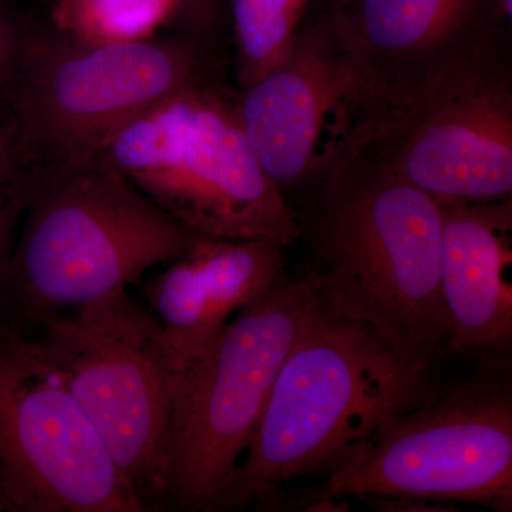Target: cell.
<instances>
[{
  "label": "cell",
  "instance_id": "6da1fadb",
  "mask_svg": "<svg viewBox=\"0 0 512 512\" xmlns=\"http://www.w3.org/2000/svg\"><path fill=\"white\" fill-rule=\"evenodd\" d=\"M441 229L439 202L353 151L318 185L305 279L326 311L436 365L451 355Z\"/></svg>",
  "mask_w": 512,
  "mask_h": 512
},
{
  "label": "cell",
  "instance_id": "7a4b0ae2",
  "mask_svg": "<svg viewBox=\"0 0 512 512\" xmlns=\"http://www.w3.org/2000/svg\"><path fill=\"white\" fill-rule=\"evenodd\" d=\"M433 367L316 301L217 511L272 504L289 481L338 470L431 392Z\"/></svg>",
  "mask_w": 512,
  "mask_h": 512
},
{
  "label": "cell",
  "instance_id": "3957f363",
  "mask_svg": "<svg viewBox=\"0 0 512 512\" xmlns=\"http://www.w3.org/2000/svg\"><path fill=\"white\" fill-rule=\"evenodd\" d=\"M23 220L0 282V318L25 332L127 289L201 239L100 154L35 168Z\"/></svg>",
  "mask_w": 512,
  "mask_h": 512
},
{
  "label": "cell",
  "instance_id": "277c9868",
  "mask_svg": "<svg viewBox=\"0 0 512 512\" xmlns=\"http://www.w3.org/2000/svg\"><path fill=\"white\" fill-rule=\"evenodd\" d=\"M100 156L197 237L289 247L302 229L214 82L167 97L110 138Z\"/></svg>",
  "mask_w": 512,
  "mask_h": 512
},
{
  "label": "cell",
  "instance_id": "5b68a950",
  "mask_svg": "<svg viewBox=\"0 0 512 512\" xmlns=\"http://www.w3.org/2000/svg\"><path fill=\"white\" fill-rule=\"evenodd\" d=\"M191 39L89 42L56 30L26 36L8 90L10 119L33 168L99 156L110 138L173 94L210 83Z\"/></svg>",
  "mask_w": 512,
  "mask_h": 512
},
{
  "label": "cell",
  "instance_id": "8992f818",
  "mask_svg": "<svg viewBox=\"0 0 512 512\" xmlns=\"http://www.w3.org/2000/svg\"><path fill=\"white\" fill-rule=\"evenodd\" d=\"M36 330L143 511L170 510L175 379L156 315L121 289Z\"/></svg>",
  "mask_w": 512,
  "mask_h": 512
},
{
  "label": "cell",
  "instance_id": "52a82bcc",
  "mask_svg": "<svg viewBox=\"0 0 512 512\" xmlns=\"http://www.w3.org/2000/svg\"><path fill=\"white\" fill-rule=\"evenodd\" d=\"M309 497H402L511 512L510 359L478 360L468 375L437 382Z\"/></svg>",
  "mask_w": 512,
  "mask_h": 512
},
{
  "label": "cell",
  "instance_id": "ba28073f",
  "mask_svg": "<svg viewBox=\"0 0 512 512\" xmlns=\"http://www.w3.org/2000/svg\"><path fill=\"white\" fill-rule=\"evenodd\" d=\"M357 150L440 205L512 198V62L503 30L373 110Z\"/></svg>",
  "mask_w": 512,
  "mask_h": 512
},
{
  "label": "cell",
  "instance_id": "9c48e42d",
  "mask_svg": "<svg viewBox=\"0 0 512 512\" xmlns=\"http://www.w3.org/2000/svg\"><path fill=\"white\" fill-rule=\"evenodd\" d=\"M315 293L284 274L175 382L170 510L217 512Z\"/></svg>",
  "mask_w": 512,
  "mask_h": 512
},
{
  "label": "cell",
  "instance_id": "30bf717a",
  "mask_svg": "<svg viewBox=\"0 0 512 512\" xmlns=\"http://www.w3.org/2000/svg\"><path fill=\"white\" fill-rule=\"evenodd\" d=\"M0 493L12 512H144L35 336L2 318Z\"/></svg>",
  "mask_w": 512,
  "mask_h": 512
},
{
  "label": "cell",
  "instance_id": "8fae6325",
  "mask_svg": "<svg viewBox=\"0 0 512 512\" xmlns=\"http://www.w3.org/2000/svg\"><path fill=\"white\" fill-rule=\"evenodd\" d=\"M235 104L256 158L286 198L322 183L357 150L377 94L325 13L299 30L284 62L235 94Z\"/></svg>",
  "mask_w": 512,
  "mask_h": 512
},
{
  "label": "cell",
  "instance_id": "7c38bea8",
  "mask_svg": "<svg viewBox=\"0 0 512 512\" xmlns=\"http://www.w3.org/2000/svg\"><path fill=\"white\" fill-rule=\"evenodd\" d=\"M285 247L201 238L148 282L144 296L180 379L207 355L231 319L285 274Z\"/></svg>",
  "mask_w": 512,
  "mask_h": 512
},
{
  "label": "cell",
  "instance_id": "4fadbf2b",
  "mask_svg": "<svg viewBox=\"0 0 512 512\" xmlns=\"http://www.w3.org/2000/svg\"><path fill=\"white\" fill-rule=\"evenodd\" d=\"M326 15L359 56L377 103L483 45L507 23L498 0H350Z\"/></svg>",
  "mask_w": 512,
  "mask_h": 512
},
{
  "label": "cell",
  "instance_id": "5bb4252c",
  "mask_svg": "<svg viewBox=\"0 0 512 512\" xmlns=\"http://www.w3.org/2000/svg\"><path fill=\"white\" fill-rule=\"evenodd\" d=\"M440 207V288L450 353L510 359L512 198Z\"/></svg>",
  "mask_w": 512,
  "mask_h": 512
},
{
  "label": "cell",
  "instance_id": "9a60e30c",
  "mask_svg": "<svg viewBox=\"0 0 512 512\" xmlns=\"http://www.w3.org/2000/svg\"><path fill=\"white\" fill-rule=\"evenodd\" d=\"M311 0H232L241 90L258 82L291 52Z\"/></svg>",
  "mask_w": 512,
  "mask_h": 512
},
{
  "label": "cell",
  "instance_id": "2e32d148",
  "mask_svg": "<svg viewBox=\"0 0 512 512\" xmlns=\"http://www.w3.org/2000/svg\"><path fill=\"white\" fill-rule=\"evenodd\" d=\"M184 0H57L56 28L89 42H134L156 35Z\"/></svg>",
  "mask_w": 512,
  "mask_h": 512
},
{
  "label": "cell",
  "instance_id": "e0dca14e",
  "mask_svg": "<svg viewBox=\"0 0 512 512\" xmlns=\"http://www.w3.org/2000/svg\"><path fill=\"white\" fill-rule=\"evenodd\" d=\"M35 168L20 146L8 110H0V282L16 242V229L25 214Z\"/></svg>",
  "mask_w": 512,
  "mask_h": 512
},
{
  "label": "cell",
  "instance_id": "ac0fdd59",
  "mask_svg": "<svg viewBox=\"0 0 512 512\" xmlns=\"http://www.w3.org/2000/svg\"><path fill=\"white\" fill-rule=\"evenodd\" d=\"M26 36L0 10V96L6 93L18 67Z\"/></svg>",
  "mask_w": 512,
  "mask_h": 512
},
{
  "label": "cell",
  "instance_id": "d6986e66",
  "mask_svg": "<svg viewBox=\"0 0 512 512\" xmlns=\"http://www.w3.org/2000/svg\"><path fill=\"white\" fill-rule=\"evenodd\" d=\"M349 2L350 0H336V2L330 6V9L342 8V6L348 5Z\"/></svg>",
  "mask_w": 512,
  "mask_h": 512
},
{
  "label": "cell",
  "instance_id": "ffe728a7",
  "mask_svg": "<svg viewBox=\"0 0 512 512\" xmlns=\"http://www.w3.org/2000/svg\"><path fill=\"white\" fill-rule=\"evenodd\" d=\"M0 511H8V508H6L5 500H3L2 493H0Z\"/></svg>",
  "mask_w": 512,
  "mask_h": 512
}]
</instances>
